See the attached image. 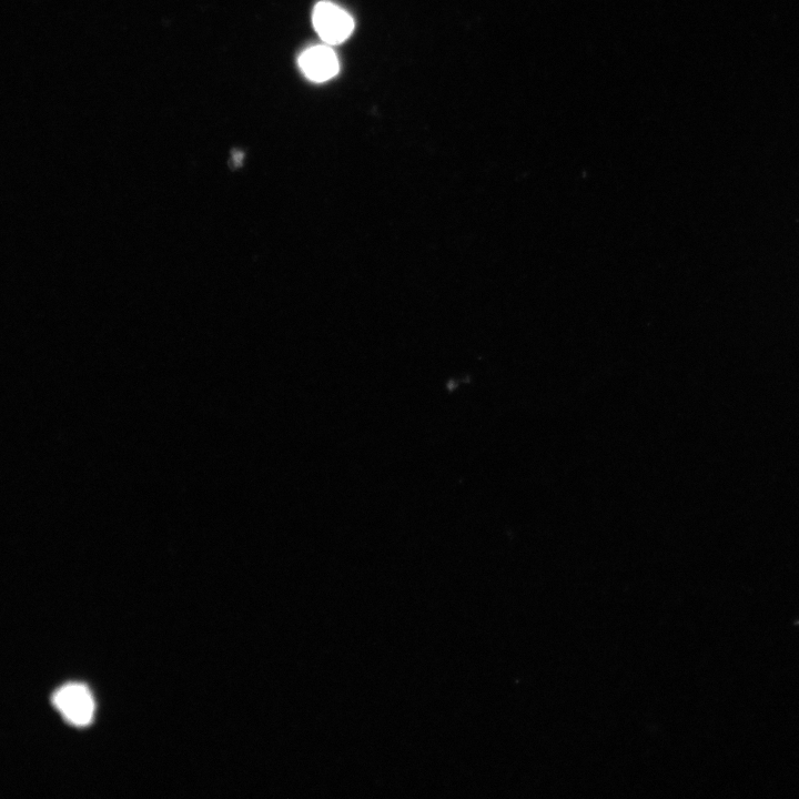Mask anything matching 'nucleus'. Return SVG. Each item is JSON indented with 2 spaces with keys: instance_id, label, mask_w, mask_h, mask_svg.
I'll use <instances>...</instances> for the list:
<instances>
[{
  "instance_id": "1",
  "label": "nucleus",
  "mask_w": 799,
  "mask_h": 799,
  "mask_svg": "<svg viewBox=\"0 0 799 799\" xmlns=\"http://www.w3.org/2000/svg\"><path fill=\"white\" fill-rule=\"evenodd\" d=\"M53 704L67 722L78 727L94 720L96 705L93 694L83 684H67L54 694Z\"/></svg>"
},
{
  "instance_id": "2",
  "label": "nucleus",
  "mask_w": 799,
  "mask_h": 799,
  "mask_svg": "<svg viewBox=\"0 0 799 799\" xmlns=\"http://www.w3.org/2000/svg\"><path fill=\"white\" fill-rule=\"evenodd\" d=\"M312 23L320 38L328 45L346 42L355 29V22L346 10L329 2H321L315 7Z\"/></svg>"
},
{
  "instance_id": "3",
  "label": "nucleus",
  "mask_w": 799,
  "mask_h": 799,
  "mask_svg": "<svg viewBox=\"0 0 799 799\" xmlns=\"http://www.w3.org/2000/svg\"><path fill=\"white\" fill-rule=\"evenodd\" d=\"M302 73L312 82L323 83L339 73V60L328 46H315L303 52L299 58Z\"/></svg>"
}]
</instances>
